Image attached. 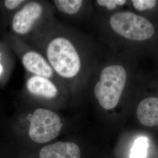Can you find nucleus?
Returning a JSON list of instances; mask_svg holds the SVG:
<instances>
[{
    "mask_svg": "<svg viewBox=\"0 0 158 158\" xmlns=\"http://www.w3.org/2000/svg\"><path fill=\"white\" fill-rule=\"evenodd\" d=\"M98 5L106 7L108 10H112L117 6H123L126 3L125 0H98L96 1Z\"/></svg>",
    "mask_w": 158,
    "mask_h": 158,
    "instance_id": "obj_13",
    "label": "nucleus"
},
{
    "mask_svg": "<svg viewBox=\"0 0 158 158\" xmlns=\"http://www.w3.org/2000/svg\"><path fill=\"white\" fill-rule=\"evenodd\" d=\"M136 115L141 124L151 127L158 125V98L148 97L139 102Z\"/></svg>",
    "mask_w": 158,
    "mask_h": 158,
    "instance_id": "obj_9",
    "label": "nucleus"
},
{
    "mask_svg": "<svg viewBox=\"0 0 158 158\" xmlns=\"http://www.w3.org/2000/svg\"><path fill=\"white\" fill-rule=\"evenodd\" d=\"M58 85L51 79L31 74L26 80L25 89L35 97L51 100L57 97L61 92Z\"/></svg>",
    "mask_w": 158,
    "mask_h": 158,
    "instance_id": "obj_7",
    "label": "nucleus"
},
{
    "mask_svg": "<svg viewBox=\"0 0 158 158\" xmlns=\"http://www.w3.org/2000/svg\"><path fill=\"white\" fill-rule=\"evenodd\" d=\"M1 71H2V68H1V65H0V73H1Z\"/></svg>",
    "mask_w": 158,
    "mask_h": 158,
    "instance_id": "obj_15",
    "label": "nucleus"
},
{
    "mask_svg": "<svg viewBox=\"0 0 158 158\" xmlns=\"http://www.w3.org/2000/svg\"><path fill=\"white\" fill-rule=\"evenodd\" d=\"M21 59L23 68L29 73L44 77L57 83L59 77L44 55L33 49H27L22 53Z\"/></svg>",
    "mask_w": 158,
    "mask_h": 158,
    "instance_id": "obj_6",
    "label": "nucleus"
},
{
    "mask_svg": "<svg viewBox=\"0 0 158 158\" xmlns=\"http://www.w3.org/2000/svg\"><path fill=\"white\" fill-rule=\"evenodd\" d=\"M40 158H80L79 147L73 142H57L44 147L40 153Z\"/></svg>",
    "mask_w": 158,
    "mask_h": 158,
    "instance_id": "obj_8",
    "label": "nucleus"
},
{
    "mask_svg": "<svg viewBox=\"0 0 158 158\" xmlns=\"http://www.w3.org/2000/svg\"><path fill=\"white\" fill-rule=\"evenodd\" d=\"M126 81L127 72L121 65H110L102 70L94 89V95L102 108L109 110L117 106Z\"/></svg>",
    "mask_w": 158,
    "mask_h": 158,
    "instance_id": "obj_2",
    "label": "nucleus"
},
{
    "mask_svg": "<svg viewBox=\"0 0 158 158\" xmlns=\"http://www.w3.org/2000/svg\"><path fill=\"white\" fill-rule=\"evenodd\" d=\"M42 2L27 1L15 12L11 21L12 31L20 36H27L37 28L46 14Z\"/></svg>",
    "mask_w": 158,
    "mask_h": 158,
    "instance_id": "obj_5",
    "label": "nucleus"
},
{
    "mask_svg": "<svg viewBox=\"0 0 158 158\" xmlns=\"http://www.w3.org/2000/svg\"><path fill=\"white\" fill-rule=\"evenodd\" d=\"M148 140L142 136L136 139L131 150L130 158H146Z\"/></svg>",
    "mask_w": 158,
    "mask_h": 158,
    "instance_id": "obj_11",
    "label": "nucleus"
},
{
    "mask_svg": "<svg viewBox=\"0 0 158 158\" xmlns=\"http://www.w3.org/2000/svg\"><path fill=\"white\" fill-rule=\"evenodd\" d=\"M53 2L59 11L69 15L77 13L83 4L81 0H55Z\"/></svg>",
    "mask_w": 158,
    "mask_h": 158,
    "instance_id": "obj_10",
    "label": "nucleus"
},
{
    "mask_svg": "<svg viewBox=\"0 0 158 158\" xmlns=\"http://www.w3.org/2000/svg\"><path fill=\"white\" fill-rule=\"evenodd\" d=\"M29 121V136L33 141L40 143H47L56 138L63 125L57 113L43 108L36 109Z\"/></svg>",
    "mask_w": 158,
    "mask_h": 158,
    "instance_id": "obj_4",
    "label": "nucleus"
},
{
    "mask_svg": "<svg viewBox=\"0 0 158 158\" xmlns=\"http://www.w3.org/2000/svg\"><path fill=\"white\" fill-rule=\"evenodd\" d=\"M110 24L119 35L133 40H144L155 33L152 23L147 18L131 12H119L110 18Z\"/></svg>",
    "mask_w": 158,
    "mask_h": 158,
    "instance_id": "obj_3",
    "label": "nucleus"
},
{
    "mask_svg": "<svg viewBox=\"0 0 158 158\" xmlns=\"http://www.w3.org/2000/svg\"><path fill=\"white\" fill-rule=\"evenodd\" d=\"M27 2V1L23 0H6L3 2L4 7L9 11H14L20 8Z\"/></svg>",
    "mask_w": 158,
    "mask_h": 158,
    "instance_id": "obj_14",
    "label": "nucleus"
},
{
    "mask_svg": "<svg viewBox=\"0 0 158 158\" xmlns=\"http://www.w3.org/2000/svg\"><path fill=\"white\" fill-rule=\"evenodd\" d=\"M44 54L58 77L74 85L82 68V61L74 35L66 31L52 32L46 38Z\"/></svg>",
    "mask_w": 158,
    "mask_h": 158,
    "instance_id": "obj_1",
    "label": "nucleus"
},
{
    "mask_svg": "<svg viewBox=\"0 0 158 158\" xmlns=\"http://www.w3.org/2000/svg\"><path fill=\"white\" fill-rule=\"evenodd\" d=\"M132 2L134 7L139 11L153 8L156 4V1L153 0H133Z\"/></svg>",
    "mask_w": 158,
    "mask_h": 158,
    "instance_id": "obj_12",
    "label": "nucleus"
}]
</instances>
